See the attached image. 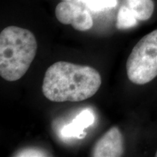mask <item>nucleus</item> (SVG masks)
I'll list each match as a JSON object with an SVG mask.
<instances>
[{
    "instance_id": "f257e3e1",
    "label": "nucleus",
    "mask_w": 157,
    "mask_h": 157,
    "mask_svg": "<svg viewBox=\"0 0 157 157\" xmlns=\"http://www.w3.org/2000/svg\"><path fill=\"white\" fill-rule=\"evenodd\" d=\"M101 83V74L93 67L58 61L45 72L42 93L52 102H80L93 97Z\"/></svg>"
},
{
    "instance_id": "f03ea898",
    "label": "nucleus",
    "mask_w": 157,
    "mask_h": 157,
    "mask_svg": "<svg viewBox=\"0 0 157 157\" xmlns=\"http://www.w3.org/2000/svg\"><path fill=\"white\" fill-rule=\"evenodd\" d=\"M37 52L36 37L21 27H7L0 34V75L9 82L22 78Z\"/></svg>"
},
{
    "instance_id": "7ed1b4c3",
    "label": "nucleus",
    "mask_w": 157,
    "mask_h": 157,
    "mask_svg": "<svg viewBox=\"0 0 157 157\" xmlns=\"http://www.w3.org/2000/svg\"><path fill=\"white\" fill-rule=\"evenodd\" d=\"M127 77L133 84L143 85L157 76V29L135 45L126 63Z\"/></svg>"
},
{
    "instance_id": "20e7f679",
    "label": "nucleus",
    "mask_w": 157,
    "mask_h": 157,
    "mask_svg": "<svg viewBox=\"0 0 157 157\" xmlns=\"http://www.w3.org/2000/svg\"><path fill=\"white\" fill-rule=\"evenodd\" d=\"M55 13L59 22L65 25H71L77 31L90 30L93 25L91 15L84 5L63 1L57 5Z\"/></svg>"
},
{
    "instance_id": "39448f33",
    "label": "nucleus",
    "mask_w": 157,
    "mask_h": 157,
    "mask_svg": "<svg viewBox=\"0 0 157 157\" xmlns=\"http://www.w3.org/2000/svg\"><path fill=\"white\" fill-rule=\"evenodd\" d=\"M124 152V137L120 129L112 127L98 140L92 149L93 157H119Z\"/></svg>"
},
{
    "instance_id": "423d86ee",
    "label": "nucleus",
    "mask_w": 157,
    "mask_h": 157,
    "mask_svg": "<svg viewBox=\"0 0 157 157\" xmlns=\"http://www.w3.org/2000/svg\"><path fill=\"white\" fill-rule=\"evenodd\" d=\"M95 121V117L93 113L89 110H84L74 119L71 123L66 125L62 129L63 136L66 137H75L82 139L86 136L87 133L84 129L87 128Z\"/></svg>"
},
{
    "instance_id": "0eeeda50",
    "label": "nucleus",
    "mask_w": 157,
    "mask_h": 157,
    "mask_svg": "<svg viewBox=\"0 0 157 157\" xmlns=\"http://www.w3.org/2000/svg\"><path fill=\"white\" fill-rule=\"evenodd\" d=\"M129 8L139 21H147L154 11L153 0H127Z\"/></svg>"
},
{
    "instance_id": "6e6552de",
    "label": "nucleus",
    "mask_w": 157,
    "mask_h": 157,
    "mask_svg": "<svg viewBox=\"0 0 157 157\" xmlns=\"http://www.w3.org/2000/svg\"><path fill=\"white\" fill-rule=\"evenodd\" d=\"M137 20V17L129 7L122 6L118 13L117 28L118 29L132 28L136 25Z\"/></svg>"
},
{
    "instance_id": "1a4fd4ad",
    "label": "nucleus",
    "mask_w": 157,
    "mask_h": 157,
    "mask_svg": "<svg viewBox=\"0 0 157 157\" xmlns=\"http://www.w3.org/2000/svg\"><path fill=\"white\" fill-rule=\"evenodd\" d=\"M117 5V0H87L86 7L95 12L113 8Z\"/></svg>"
},
{
    "instance_id": "9d476101",
    "label": "nucleus",
    "mask_w": 157,
    "mask_h": 157,
    "mask_svg": "<svg viewBox=\"0 0 157 157\" xmlns=\"http://www.w3.org/2000/svg\"><path fill=\"white\" fill-rule=\"evenodd\" d=\"M15 156H48V155L38 148H25L20 151L15 155Z\"/></svg>"
},
{
    "instance_id": "9b49d317",
    "label": "nucleus",
    "mask_w": 157,
    "mask_h": 157,
    "mask_svg": "<svg viewBox=\"0 0 157 157\" xmlns=\"http://www.w3.org/2000/svg\"><path fill=\"white\" fill-rule=\"evenodd\" d=\"M63 1L69 2L76 4V5L86 6V3H87V0H63Z\"/></svg>"
},
{
    "instance_id": "f8f14e48",
    "label": "nucleus",
    "mask_w": 157,
    "mask_h": 157,
    "mask_svg": "<svg viewBox=\"0 0 157 157\" xmlns=\"http://www.w3.org/2000/svg\"><path fill=\"white\" fill-rule=\"evenodd\" d=\"M155 156L157 157V151H156V154H155Z\"/></svg>"
}]
</instances>
